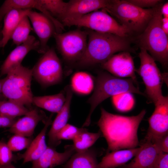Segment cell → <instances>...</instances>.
I'll return each mask as SVG.
<instances>
[{
    "label": "cell",
    "instance_id": "obj_6",
    "mask_svg": "<svg viewBox=\"0 0 168 168\" xmlns=\"http://www.w3.org/2000/svg\"><path fill=\"white\" fill-rule=\"evenodd\" d=\"M6 75L0 80L4 97L25 106L30 107L33 97L31 89L32 69L21 65Z\"/></svg>",
    "mask_w": 168,
    "mask_h": 168
},
{
    "label": "cell",
    "instance_id": "obj_5",
    "mask_svg": "<svg viewBox=\"0 0 168 168\" xmlns=\"http://www.w3.org/2000/svg\"><path fill=\"white\" fill-rule=\"evenodd\" d=\"M156 7L143 9L126 0H109L108 5L103 9L114 17L120 24L127 28L132 35L135 34L137 36L147 27L154 14Z\"/></svg>",
    "mask_w": 168,
    "mask_h": 168
},
{
    "label": "cell",
    "instance_id": "obj_44",
    "mask_svg": "<svg viewBox=\"0 0 168 168\" xmlns=\"http://www.w3.org/2000/svg\"><path fill=\"white\" fill-rule=\"evenodd\" d=\"M1 26H0V34H1Z\"/></svg>",
    "mask_w": 168,
    "mask_h": 168
},
{
    "label": "cell",
    "instance_id": "obj_18",
    "mask_svg": "<svg viewBox=\"0 0 168 168\" xmlns=\"http://www.w3.org/2000/svg\"><path fill=\"white\" fill-rule=\"evenodd\" d=\"M75 152L73 145H67L63 152L48 146L41 156L32 162L31 168H54L65 164Z\"/></svg>",
    "mask_w": 168,
    "mask_h": 168
},
{
    "label": "cell",
    "instance_id": "obj_21",
    "mask_svg": "<svg viewBox=\"0 0 168 168\" xmlns=\"http://www.w3.org/2000/svg\"><path fill=\"white\" fill-rule=\"evenodd\" d=\"M141 147L123 149L106 153L99 163V168H116L123 166L138 153Z\"/></svg>",
    "mask_w": 168,
    "mask_h": 168
},
{
    "label": "cell",
    "instance_id": "obj_39",
    "mask_svg": "<svg viewBox=\"0 0 168 168\" xmlns=\"http://www.w3.org/2000/svg\"><path fill=\"white\" fill-rule=\"evenodd\" d=\"M163 17L168 18V2L163 4L161 9Z\"/></svg>",
    "mask_w": 168,
    "mask_h": 168
},
{
    "label": "cell",
    "instance_id": "obj_28",
    "mask_svg": "<svg viewBox=\"0 0 168 168\" xmlns=\"http://www.w3.org/2000/svg\"><path fill=\"white\" fill-rule=\"evenodd\" d=\"M38 0H6L0 7V22L10 11L16 9L37 10Z\"/></svg>",
    "mask_w": 168,
    "mask_h": 168
},
{
    "label": "cell",
    "instance_id": "obj_17",
    "mask_svg": "<svg viewBox=\"0 0 168 168\" xmlns=\"http://www.w3.org/2000/svg\"><path fill=\"white\" fill-rule=\"evenodd\" d=\"M48 119L43 112L37 108L31 109L23 117L17 120L8 131L14 134L31 137L38 123L43 121L45 124Z\"/></svg>",
    "mask_w": 168,
    "mask_h": 168
},
{
    "label": "cell",
    "instance_id": "obj_7",
    "mask_svg": "<svg viewBox=\"0 0 168 168\" xmlns=\"http://www.w3.org/2000/svg\"><path fill=\"white\" fill-rule=\"evenodd\" d=\"M140 49V65L135 72L141 77L145 86V96L149 103L154 104L163 96L162 85L164 82H166L167 74L161 73L155 61L147 51L142 48Z\"/></svg>",
    "mask_w": 168,
    "mask_h": 168
},
{
    "label": "cell",
    "instance_id": "obj_43",
    "mask_svg": "<svg viewBox=\"0 0 168 168\" xmlns=\"http://www.w3.org/2000/svg\"><path fill=\"white\" fill-rule=\"evenodd\" d=\"M2 47V44L1 39H0V48Z\"/></svg>",
    "mask_w": 168,
    "mask_h": 168
},
{
    "label": "cell",
    "instance_id": "obj_4",
    "mask_svg": "<svg viewBox=\"0 0 168 168\" xmlns=\"http://www.w3.org/2000/svg\"><path fill=\"white\" fill-rule=\"evenodd\" d=\"M162 3L156 7L154 14L144 31L132 39L139 48L145 49L155 61L164 68L168 63V35L162 27L163 17L161 9Z\"/></svg>",
    "mask_w": 168,
    "mask_h": 168
},
{
    "label": "cell",
    "instance_id": "obj_14",
    "mask_svg": "<svg viewBox=\"0 0 168 168\" xmlns=\"http://www.w3.org/2000/svg\"><path fill=\"white\" fill-rule=\"evenodd\" d=\"M40 42L33 35H30L22 44L16 46L9 54L0 68V76L7 74L9 71L21 65L27 54L33 50L38 51Z\"/></svg>",
    "mask_w": 168,
    "mask_h": 168
},
{
    "label": "cell",
    "instance_id": "obj_27",
    "mask_svg": "<svg viewBox=\"0 0 168 168\" xmlns=\"http://www.w3.org/2000/svg\"><path fill=\"white\" fill-rule=\"evenodd\" d=\"M43 8L53 18L61 23L68 2L62 0H38Z\"/></svg>",
    "mask_w": 168,
    "mask_h": 168
},
{
    "label": "cell",
    "instance_id": "obj_1",
    "mask_svg": "<svg viewBox=\"0 0 168 168\" xmlns=\"http://www.w3.org/2000/svg\"><path fill=\"white\" fill-rule=\"evenodd\" d=\"M100 117L97 124L107 142V153L134 148L139 145L138 130L146 113L145 109L138 114L131 116L111 113L103 107L100 108Z\"/></svg>",
    "mask_w": 168,
    "mask_h": 168
},
{
    "label": "cell",
    "instance_id": "obj_10",
    "mask_svg": "<svg viewBox=\"0 0 168 168\" xmlns=\"http://www.w3.org/2000/svg\"><path fill=\"white\" fill-rule=\"evenodd\" d=\"M32 69V76L43 86L60 83L63 70L59 59L53 48L48 49Z\"/></svg>",
    "mask_w": 168,
    "mask_h": 168
},
{
    "label": "cell",
    "instance_id": "obj_22",
    "mask_svg": "<svg viewBox=\"0 0 168 168\" xmlns=\"http://www.w3.org/2000/svg\"><path fill=\"white\" fill-rule=\"evenodd\" d=\"M97 151L90 148L75 152L65 164L63 168H99Z\"/></svg>",
    "mask_w": 168,
    "mask_h": 168
},
{
    "label": "cell",
    "instance_id": "obj_24",
    "mask_svg": "<svg viewBox=\"0 0 168 168\" xmlns=\"http://www.w3.org/2000/svg\"><path fill=\"white\" fill-rule=\"evenodd\" d=\"M63 91L57 94L33 96L32 103L36 106L52 113H57L61 109L66 100Z\"/></svg>",
    "mask_w": 168,
    "mask_h": 168
},
{
    "label": "cell",
    "instance_id": "obj_30",
    "mask_svg": "<svg viewBox=\"0 0 168 168\" xmlns=\"http://www.w3.org/2000/svg\"><path fill=\"white\" fill-rule=\"evenodd\" d=\"M30 21L27 16H25L20 22L14 30L11 38L16 46L25 42L30 36L31 30Z\"/></svg>",
    "mask_w": 168,
    "mask_h": 168
},
{
    "label": "cell",
    "instance_id": "obj_11",
    "mask_svg": "<svg viewBox=\"0 0 168 168\" xmlns=\"http://www.w3.org/2000/svg\"><path fill=\"white\" fill-rule=\"evenodd\" d=\"M154 104V110L148 119L149 127L142 142L155 143L168 134V97L163 96Z\"/></svg>",
    "mask_w": 168,
    "mask_h": 168
},
{
    "label": "cell",
    "instance_id": "obj_38",
    "mask_svg": "<svg viewBox=\"0 0 168 168\" xmlns=\"http://www.w3.org/2000/svg\"><path fill=\"white\" fill-rule=\"evenodd\" d=\"M17 120L0 115V128H10Z\"/></svg>",
    "mask_w": 168,
    "mask_h": 168
},
{
    "label": "cell",
    "instance_id": "obj_19",
    "mask_svg": "<svg viewBox=\"0 0 168 168\" xmlns=\"http://www.w3.org/2000/svg\"><path fill=\"white\" fill-rule=\"evenodd\" d=\"M139 146L140 150L131 161L119 168H153L161 152L155 143L141 142Z\"/></svg>",
    "mask_w": 168,
    "mask_h": 168
},
{
    "label": "cell",
    "instance_id": "obj_36",
    "mask_svg": "<svg viewBox=\"0 0 168 168\" xmlns=\"http://www.w3.org/2000/svg\"><path fill=\"white\" fill-rule=\"evenodd\" d=\"M153 168H168V153H161Z\"/></svg>",
    "mask_w": 168,
    "mask_h": 168
},
{
    "label": "cell",
    "instance_id": "obj_15",
    "mask_svg": "<svg viewBox=\"0 0 168 168\" xmlns=\"http://www.w3.org/2000/svg\"><path fill=\"white\" fill-rule=\"evenodd\" d=\"M109 1V0H70L67 2L61 24L66 21L79 18L99 9H104Z\"/></svg>",
    "mask_w": 168,
    "mask_h": 168
},
{
    "label": "cell",
    "instance_id": "obj_29",
    "mask_svg": "<svg viewBox=\"0 0 168 168\" xmlns=\"http://www.w3.org/2000/svg\"><path fill=\"white\" fill-rule=\"evenodd\" d=\"M29 110L25 106L11 100H0V115L2 116L16 119L24 115Z\"/></svg>",
    "mask_w": 168,
    "mask_h": 168
},
{
    "label": "cell",
    "instance_id": "obj_12",
    "mask_svg": "<svg viewBox=\"0 0 168 168\" xmlns=\"http://www.w3.org/2000/svg\"><path fill=\"white\" fill-rule=\"evenodd\" d=\"M101 68L117 77L131 78L138 84L135 75L136 68L130 53L124 51L114 54L101 63Z\"/></svg>",
    "mask_w": 168,
    "mask_h": 168
},
{
    "label": "cell",
    "instance_id": "obj_20",
    "mask_svg": "<svg viewBox=\"0 0 168 168\" xmlns=\"http://www.w3.org/2000/svg\"><path fill=\"white\" fill-rule=\"evenodd\" d=\"M53 114L50 116L40 132L32 140L26 151L18 156V159H22L23 163L34 161L38 159L47 147L45 142V136L49 127L52 122Z\"/></svg>",
    "mask_w": 168,
    "mask_h": 168
},
{
    "label": "cell",
    "instance_id": "obj_25",
    "mask_svg": "<svg viewBox=\"0 0 168 168\" xmlns=\"http://www.w3.org/2000/svg\"><path fill=\"white\" fill-rule=\"evenodd\" d=\"M71 84L72 91L79 94L87 95L94 89L95 83L90 74L84 72H78L73 75Z\"/></svg>",
    "mask_w": 168,
    "mask_h": 168
},
{
    "label": "cell",
    "instance_id": "obj_23",
    "mask_svg": "<svg viewBox=\"0 0 168 168\" xmlns=\"http://www.w3.org/2000/svg\"><path fill=\"white\" fill-rule=\"evenodd\" d=\"M32 9H13L8 12L4 18V24L1 30L2 48L11 39V35L20 22Z\"/></svg>",
    "mask_w": 168,
    "mask_h": 168
},
{
    "label": "cell",
    "instance_id": "obj_41",
    "mask_svg": "<svg viewBox=\"0 0 168 168\" xmlns=\"http://www.w3.org/2000/svg\"><path fill=\"white\" fill-rule=\"evenodd\" d=\"M7 100L3 95L2 91V86L0 80V100Z\"/></svg>",
    "mask_w": 168,
    "mask_h": 168
},
{
    "label": "cell",
    "instance_id": "obj_42",
    "mask_svg": "<svg viewBox=\"0 0 168 168\" xmlns=\"http://www.w3.org/2000/svg\"><path fill=\"white\" fill-rule=\"evenodd\" d=\"M0 168H17L14 166L12 163H11L6 165L0 166Z\"/></svg>",
    "mask_w": 168,
    "mask_h": 168
},
{
    "label": "cell",
    "instance_id": "obj_31",
    "mask_svg": "<svg viewBox=\"0 0 168 168\" xmlns=\"http://www.w3.org/2000/svg\"><path fill=\"white\" fill-rule=\"evenodd\" d=\"M112 104L114 108L121 112L130 111L134 108L135 100L133 93L124 92L111 97Z\"/></svg>",
    "mask_w": 168,
    "mask_h": 168
},
{
    "label": "cell",
    "instance_id": "obj_3",
    "mask_svg": "<svg viewBox=\"0 0 168 168\" xmlns=\"http://www.w3.org/2000/svg\"><path fill=\"white\" fill-rule=\"evenodd\" d=\"M94 91L87 100L90 105L89 113L82 127H88L90 124L91 116L96 107L110 97L120 93L129 92L145 96L136 83L131 78L116 77L109 73L100 71L95 80Z\"/></svg>",
    "mask_w": 168,
    "mask_h": 168
},
{
    "label": "cell",
    "instance_id": "obj_8",
    "mask_svg": "<svg viewBox=\"0 0 168 168\" xmlns=\"http://www.w3.org/2000/svg\"><path fill=\"white\" fill-rule=\"evenodd\" d=\"M64 26L84 27L96 32L130 37V31L120 24L104 9L97 10L76 19L62 23Z\"/></svg>",
    "mask_w": 168,
    "mask_h": 168
},
{
    "label": "cell",
    "instance_id": "obj_33",
    "mask_svg": "<svg viewBox=\"0 0 168 168\" xmlns=\"http://www.w3.org/2000/svg\"><path fill=\"white\" fill-rule=\"evenodd\" d=\"M84 128V127L78 128L72 125L67 124L58 134V140L60 142L62 140H73Z\"/></svg>",
    "mask_w": 168,
    "mask_h": 168
},
{
    "label": "cell",
    "instance_id": "obj_13",
    "mask_svg": "<svg viewBox=\"0 0 168 168\" xmlns=\"http://www.w3.org/2000/svg\"><path fill=\"white\" fill-rule=\"evenodd\" d=\"M27 16L39 39L40 46L37 51L44 54L48 49L47 43L49 40L57 33L55 27L49 18L41 12L31 9Z\"/></svg>",
    "mask_w": 168,
    "mask_h": 168
},
{
    "label": "cell",
    "instance_id": "obj_40",
    "mask_svg": "<svg viewBox=\"0 0 168 168\" xmlns=\"http://www.w3.org/2000/svg\"><path fill=\"white\" fill-rule=\"evenodd\" d=\"M162 27L165 33L168 35V18L162 17Z\"/></svg>",
    "mask_w": 168,
    "mask_h": 168
},
{
    "label": "cell",
    "instance_id": "obj_34",
    "mask_svg": "<svg viewBox=\"0 0 168 168\" xmlns=\"http://www.w3.org/2000/svg\"><path fill=\"white\" fill-rule=\"evenodd\" d=\"M16 159L7 144L3 141H0V165L12 163Z\"/></svg>",
    "mask_w": 168,
    "mask_h": 168
},
{
    "label": "cell",
    "instance_id": "obj_26",
    "mask_svg": "<svg viewBox=\"0 0 168 168\" xmlns=\"http://www.w3.org/2000/svg\"><path fill=\"white\" fill-rule=\"evenodd\" d=\"M101 135L100 130L97 133H91L85 128L73 140L76 152L85 151L90 148Z\"/></svg>",
    "mask_w": 168,
    "mask_h": 168
},
{
    "label": "cell",
    "instance_id": "obj_9",
    "mask_svg": "<svg viewBox=\"0 0 168 168\" xmlns=\"http://www.w3.org/2000/svg\"><path fill=\"white\" fill-rule=\"evenodd\" d=\"M53 36L59 52L66 62L76 63L80 60L87 46V30L77 29L63 33H56Z\"/></svg>",
    "mask_w": 168,
    "mask_h": 168
},
{
    "label": "cell",
    "instance_id": "obj_32",
    "mask_svg": "<svg viewBox=\"0 0 168 168\" xmlns=\"http://www.w3.org/2000/svg\"><path fill=\"white\" fill-rule=\"evenodd\" d=\"M33 139L31 137H27L18 134H14L7 143L12 152H16L27 148Z\"/></svg>",
    "mask_w": 168,
    "mask_h": 168
},
{
    "label": "cell",
    "instance_id": "obj_16",
    "mask_svg": "<svg viewBox=\"0 0 168 168\" xmlns=\"http://www.w3.org/2000/svg\"><path fill=\"white\" fill-rule=\"evenodd\" d=\"M66 100L62 107L57 114L48 133L49 146L55 148L61 143L57 139V135L60 131L67 124L70 116V109L73 96L72 90L70 86L65 88Z\"/></svg>",
    "mask_w": 168,
    "mask_h": 168
},
{
    "label": "cell",
    "instance_id": "obj_35",
    "mask_svg": "<svg viewBox=\"0 0 168 168\" xmlns=\"http://www.w3.org/2000/svg\"><path fill=\"white\" fill-rule=\"evenodd\" d=\"M129 2L143 9L153 8L163 2L160 0H126Z\"/></svg>",
    "mask_w": 168,
    "mask_h": 168
},
{
    "label": "cell",
    "instance_id": "obj_2",
    "mask_svg": "<svg viewBox=\"0 0 168 168\" xmlns=\"http://www.w3.org/2000/svg\"><path fill=\"white\" fill-rule=\"evenodd\" d=\"M85 51L76 64L80 67H87L104 63L114 54L124 51L134 52L130 37H121L110 33L89 30Z\"/></svg>",
    "mask_w": 168,
    "mask_h": 168
},
{
    "label": "cell",
    "instance_id": "obj_37",
    "mask_svg": "<svg viewBox=\"0 0 168 168\" xmlns=\"http://www.w3.org/2000/svg\"><path fill=\"white\" fill-rule=\"evenodd\" d=\"M155 144L160 151L168 153V134L160 138Z\"/></svg>",
    "mask_w": 168,
    "mask_h": 168
}]
</instances>
